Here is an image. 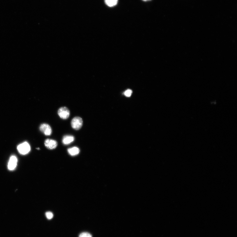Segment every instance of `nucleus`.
Instances as JSON below:
<instances>
[{
  "label": "nucleus",
  "mask_w": 237,
  "mask_h": 237,
  "mask_svg": "<svg viewBox=\"0 0 237 237\" xmlns=\"http://www.w3.org/2000/svg\"><path fill=\"white\" fill-rule=\"evenodd\" d=\"M83 123L82 118L79 117H76L73 118L71 121V125L72 128L76 130L80 129Z\"/></svg>",
  "instance_id": "f257e3e1"
},
{
  "label": "nucleus",
  "mask_w": 237,
  "mask_h": 237,
  "mask_svg": "<svg viewBox=\"0 0 237 237\" xmlns=\"http://www.w3.org/2000/svg\"><path fill=\"white\" fill-rule=\"evenodd\" d=\"M17 150L21 155H25L30 151V146L27 142H24L18 146Z\"/></svg>",
  "instance_id": "f03ea898"
},
{
  "label": "nucleus",
  "mask_w": 237,
  "mask_h": 237,
  "mask_svg": "<svg viewBox=\"0 0 237 237\" xmlns=\"http://www.w3.org/2000/svg\"><path fill=\"white\" fill-rule=\"evenodd\" d=\"M58 114L62 119H66L70 116V112L67 107H63L59 109Z\"/></svg>",
  "instance_id": "7ed1b4c3"
},
{
  "label": "nucleus",
  "mask_w": 237,
  "mask_h": 237,
  "mask_svg": "<svg viewBox=\"0 0 237 237\" xmlns=\"http://www.w3.org/2000/svg\"><path fill=\"white\" fill-rule=\"evenodd\" d=\"M40 130L46 136H51L52 133V128L48 124L43 123L40 126Z\"/></svg>",
  "instance_id": "20e7f679"
},
{
  "label": "nucleus",
  "mask_w": 237,
  "mask_h": 237,
  "mask_svg": "<svg viewBox=\"0 0 237 237\" xmlns=\"http://www.w3.org/2000/svg\"><path fill=\"white\" fill-rule=\"evenodd\" d=\"M45 145L46 147L49 150H53L57 147V142L54 139H47L45 140Z\"/></svg>",
  "instance_id": "39448f33"
},
{
  "label": "nucleus",
  "mask_w": 237,
  "mask_h": 237,
  "mask_svg": "<svg viewBox=\"0 0 237 237\" xmlns=\"http://www.w3.org/2000/svg\"><path fill=\"white\" fill-rule=\"evenodd\" d=\"M17 159L15 156H11L9 162H8V167L10 170L12 171L15 169L17 165Z\"/></svg>",
  "instance_id": "423d86ee"
},
{
  "label": "nucleus",
  "mask_w": 237,
  "mask_h": 237,
  "mask_svg": "<svg viewBox=\"0 0 237 237\" xmlns=\"http://www.w3.org/2000/svg\"><path fill=\"white\" fill-rule=\"evenodd\" d=\"M74 140V137L71 135H66L63 137L62 142L63 144L65 145L70 144L73 142Z\"/></svg>",
  "instance_id": "0eeeda50"
},
{
  "label": "nucleus",
  "mask_w": 237,
  "mask_h": 237,
  "mask_svg": "<svg viewBox=\"0 0 237 237\" xmlns=\"http://www.w3.org/2000/svg\"><path fill=\"white\" fill-rule=\"evenodd\" d=\"M68 151L71 156H75L79 153L80 150L78 147H74L68 148Z\"/></svg>",
  "instance_id": "6e6552de"
},
{
  "label": "nucleus",
  "mask_w": 237,
  "mask_h": 237,
  "mask_svg": "<svg viewBox=\"0 0 237 237\" xmlns=\"http://www.w3.org/2000/svg\"><path fill=\"white\" fill-rule=\"evenodd\" d=\"M106 4L109 7H114L118 3V0H104Z\"/></svg>",
  "instance_id": "1a4fd4ad"
},
{
  "label": "nucleus",
  "mask_w": 237,
  "mask_h": 237,
  "mask_svg": "<svg viewBox=\"0 0 237 237\" xmlns=\"http://www.w3.org/2000/svg\"><path fill=\"white\" fill-rule=\"evenodd\" d=\"M79 237H92L90 233L87 232L82 233L79 236Z\"/></svg>",
  "instance_id": "9d476101"
},
{
  "label": "nucleus",
  "mask_w": 237,
  "mask_h": 237,
  "mask_svg": "<svg viewBox=\"0 0 237 237\" xmlns=\"http://www.w3.org/2000/svg\"><path fill=\"white\" fill-rule=\"evenodd\" d=\"M46 216L47 218L48 219H51L53 217V213L50 211L47 212L46 213Z\"/></svg>",
  "instance_id": "9b49d317"
},
{
  "label": "nucleus",
  "mask_w": 237,
  "mask_h": 237,
  "mask_svg": "<svg viewBox=\"0 0 237 237\" xmlns=\"http://www.w3.org/2000/svg\"><path fill=\"white\" fill-rule=\"evenodd\" d=\"M132 93V91L131 90H128L126 91L124 93L125 95L127 97H130Z\"/></svg>",
  "instance_id": "f8f14e48"
},
{
  "label": "nucleus",
  "mask_w": 237,
  "mask_h": 237,
  "mask_svg": "<svg viewBox=\"0 0 237 237\" xmlns=\"http://www.w3.org/2000/svg\"><path fill=\"white\" fill-rule=\"evenodd\" d=\"M142 1H151V0H142Z\"/></svg>",
  "instance_id": "ddd939ff"
}]
</instances>
